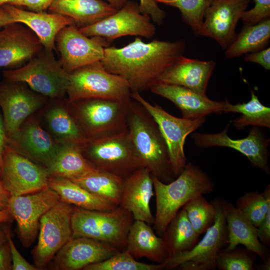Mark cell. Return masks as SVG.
Instances as JSON below:
<instances>
[{"mask_svg":"<svg viewBox=\"0 0 270 270\" xmlns=\"http://www.w3.org/2000/svg\"><path fill=\"white\" fill-rule=\"evenodd\" d=\"M186 46L182 40L146 43L137 37L122 48H106L100 62L106 70L124 79L131 92L140 93L159 84L160 76L182 55Z\"/></svg>","mask_w":270,"mask_h":270,"instance_id":"6da1fadb","label":"cell"},{"mask_svg":"<svg viewBox=\"0 0 270 270\" xmlns=\"http://www.w3.org/2000/svg\"><path fill=\"white\" fill-rule=\"evenodd\" d=\"M128 126L134 150L142 166L164 183L174 180L168 146L157 123L149 112L133 99Z\"/></svg>","mask_w":270,"mask_h":270,"instance_id":"7a4b0ae2","label":"cell"},{"mask_svg":"<svg viewBox=\"0 0 270 270\" xmlns=\"http://www.w3.org/2000/svg\"><path fill=\"white\" fill-rule=\"evenodd\" d=\"M152 175V174H151ZM156 194V214L153 230L162 236L177 212L190 200L214 191V184L202 168L187 163L172 181L164 183L152 175Z\"/></svg>","mask_w":270,"mask_h":270,"instance_id":"3957f363","label":"cell"},{"mask_svg":"<svg viewBox=\"0 0 270 270\" xmlns=\"http://www.w3.org/2000/svg\"><path fill=\"white\" fill-rule=\"evenodd\" d=\"M132 100V98L126 100L88 98L68 102L82 130L88 140L127 130L128 115Z\"/></svg>","mask_w":270,"mask_h":270,"instance_id":"277c9868","label":"cell"},{"mask_svg":"<svg viewBox=\"0 0 270 270\" xmlns=\"http://www.w3.org/2000/svg\"><path fill=\"white\" fill-rule=\"evenodd\" d=\"M133 220L132 213L119 206L108 211L88 210L74 206L71 218L72 238L86 237L118 249L126 248Z\"/></svg>","mask_w":270,"mask_h":270,"instance_id":"5b68a950","label":"cell"},{"mask_svg":"<svg viewBox=\"0 0 270 270\" xmlns=\"http://www.w3.org/2000/svg\"><path fill=\"white\" fill-rule=\"evenodd\" d=\"M6 80L26 84L34 92L50 99L64 98L66 94L69 73L63 68L53 52L42 48L24 66L5 70Z\"/></svg>","mask_w":270,"mask_h":270,"instance_id":"8992f818","label":"cell"},{"mask_svg":"<svg viewBox=\"0 0 270 270\" xmlns=\"http://www.w3.org/2000/svg\"><path fill=\"white\" fill-rule=\"evenodd\" d=\"M83 156L94 168L124 179L143 168L127 130L88 139L82 147Z\"/></svg>","mask_w":270,"mask_h":270,"instance_id":"52a82bcc","label":"cell"},{"mask_svg":"<svg viewBox=\"0 0 270 270\" xmlns=\"http://www.w3.org/2000/svg\"><path fill=\"white\" fill-rule=\"evenodd\" d=\"M66 95L70 102L88 98L126 100L132 98L128 82L121 76L106 70L100 61L70 73Z\"/></svg>","mask_w":270,"mask_h":270,"instance_id":"ba28073f","label":"cell"},{"mask_svg":"<svg viewBox=\"0 0 270 270\" xmlns=\"http://www.w3.org/2000/svg\"><path fill=\"white\" fill-rule=\"evenodd\" d=\"M216 208L213 224L207 229L202 238L189 251L168 257L162 263L163 269L178 268L182 270H210L216 268L219 252L228 244L226 222L222 210V200H215Z\"/></svg>","mask_w":270,"mask_h":270,"instance_id":"9c48e42d","label":"cell"},{"mask_svg":"<svg viewBox=\"0 0 270 270\" xmlns=\"http://www.w3.org/2000/svg\"><path fill=\"white\" fill-rule=\"evenodd\" d=\"M131 97L140 103L157 123L167 145L172 170L176 178L187 164L184 152L186 138L202 125L205 118L194 120L178 118L170 114L158 104H152L138 92H132Z\"/></svg>","mask_w":270,"mask_h":270,"instance_id":"30bf717a","label":"cell"},{"mask_svg":"<svg viewBox=\"0 0 270 270\" xmlns=\"http://www.w3.org/2000/svg\"><path fill=\"white\" fill-rule=\"evenodd\" d=\"M74 206L59 200L41 218L37 245L32 250L35 266L44 268L72 238Z\"/></svg>","mask_w":270,"mask_h":270,"instance_id":"8fae6325","label":"cell"},{"mask_svg":"<svg viewBox=\"0 0 270 270\" xmlns=\"http://www.w3.org/2000/svg\"><path fill=\"white\" fill-rule=\"evenodd\" d=\"M79 30L88 36H100L109 43L126 36L150 38L156 32L150 16L140 12L138 4L129 0L114 14L92 25L80 27Z\"/></svg>","mask_w":270,"mask_h":270,"instance_id":"7c38bea8","label":"cell"},{"mask_svg":"<svg viewBox=\"0 0 270 270\" xmlns=\"http://www.w3.org/2000/svg\"><path fill=\"white\" fill-rule=\"evenodd\" d=\"M59 200L58 194L49 186L33 193L10 196L7 209L16 222L19 238L24 247L34 242L41 218Z\"/></svg>","mask_w":270,"mask_h":270,"instance_id":"4fadbf2b","label":"cell"},{"mask_svg":"<svg viewBox=\"0 0 270 270\" xmlns=\"http://www.w3.org/2000/svg\"><path fill=\"white\" fill-rule=\"evenodd\" d=\"M50 178L46 168L6 146L0 180L11 196L41 190L48 186Z\"/></svg>","mask_w":270,"mask_h":270,"instance_id":"5bb4252c","label":"cell"},{"mask_svg":"<svg viewBox=\"0 0 270 270\" xmlns=\"http://www.w3.org/2000/svg\"><path fill=\"white\" fill-rule=\"evenodd\" d=\"M56 44L62 66L69 74L101 61L104 57V48L110 46V43L103 38L84 35L76 24L61 30L56 36Z\"/></svg>","mask_w":270,"mask_h":270,"instance_id":"9a60e30c","label":"cell"},{"mask_svg":"<svg viewBox=\"0 0 270 270\" xmlns=\"http://www.w3.org/2000/svg\"><path fill=\"white\" fill-rule=\"evenodd\" d=\"M230 125L229 123L218 133L195 132L192 138L198 148L226 147L234 149L244 155L254 167L270 174L268 146L270 140L256 126L250 129L246 138L232 139L228 134Z\"/></svg>","mask_w":270,"mask_h":270,"instance_id":"2e32d148","label":"cell"},{"mask_svg":"<svg viewBox=\"0 0 270 270\" xmlns=\"http://www.w3.org/2000/svg\"><path fill=\"white\" fill-rule=\"evenodd\" d=\"M6 145L46 168L62 146L42 126L37 112L27 118L12 136L7 138Z\"/></svg>","mask_w":270,"mask_h":270,"instance_id":"e0dca14e","label":"cell"},{"mask_svg":"<svg viewBox=\"0 0 270 270\" xmlns=\"http://www.w3.org/2000/svg\"><path fill=\"white\" fill-rule=\"evenodd\" d=\"M46 104L44 96L32 91L24 83L7 80L0 84V107L7 138Z\"/></svg>","mask_w":270,"mask_h":270,"instance_id":"ac0fdd59","label":"cell"},{"mask_svg":"<svg viewBox=\"0 0 270 270\" xmlns=\"http://www.w3.org/2000/svg\"><path fill=\"white\" fill-rule=\"evenodd\" d=\"M252 0H210L199 36L214 39L224 49L234 40L235 30Z\"/></svg>","mask_w":270,"mask_h":270,"instance_id":"d6986e66","label":"cell"},{"mask_svg":"<svg viewBox=\"0 0 270 270\" xmlns=\"http://www.w3.org/2000/svg\"><path fill=\"white\" fill-rule=\"evenodd\" d=\"M53 98L38 114L42 126L61 145L82 147L88 139L82 130L68 99Z\"/></svg>","mask_w":270,"mask_h":270,"instance_id":"ffe728a7","label":"cell"},{"mask_svg":"<svg viewBox=\"0 0 270 270\" xmlns=\"http://www.w3.org/2000/svg\"><path fill=\"white\" fill-rule=\"evenodd\" d=\"M118 252L117 248L86 237L72 238L53 258L56 270H80L108 259Z\"/></svg>","mask_w":270,"mask_h":270,"instance_id":"44dd1931","label":"cell"},{"mask_svg":"<svg viewBox=\"0 0 270 270\" xmlns=\"http://www.w3.org/2000/svg\"><path fill=\"white\" fill-rule=\"evenodd\" d=\"M0 31V68H12L29 60L44 48L30 30L17 24Z\"/></svg>","mask_w":270,"mask_h":270,"instance_id":"7402d4cb","label":"cell"},{"mask_svg":"<svg viewBox=\"0 0 270 270\" xmlns=\"http://www.w3.org/2000/svg\"><path fill=\"white\" fill-rule=\"evenodd\" d=\"M157 95L173 102L181 111L182 117L194 120L213 113L224 112L228 101H215L206 94H199L180 86L158 84L150 89Z\"/></svg>","mask_w":270,"mask_h":270,"instance_id":"603a6c76","label":"cell"},{"mask_svg":"<svg viewBox=\"0 0 270 270\" xmlns=\"http://www.w3.org/2000/svg\"><path fill=\"white\" fill-rule=\"evenodd\" d=\"M153 188L148 170L145 168L137 170L124 180L119 206L131 212L134 220L153 224L154 218L150 206Z\"/></svg>","mask_w":270,"mask_h":270,"instance_id":"cb8c5ba5","label":"cell"},{"mask_svg":"<svg viewBox=\"0 0 270 270\" xmlns=\"http://www.w3.org/2000/svg\"><path fill=\"white\" fill-rule=\"evenodd\" d=\"M2 6L16 22L28 26L38 38L44 48L49 51L56 49V38L60 31L66 26L76 24L72 18L58 14L25 10L10 4Z\"/></svg>","mask_w":270,"mask_h":270,"instance_id":"d4e9b609","label":"cell"},{"mask_svg":"<svg viewBox=\"0 0 270 270\" xmlns=\"http://www.w3.org/2000/svg\"><path fill=\"white\" fill-rule=\"evenodd\" d=\"M215 66L213 60H201L182 55L162 74L159 84L180 86L206 95Z\"/></svg>","mask_w":270,"mask_h":270,"instance_id":"484cf974","label":"cell"},{"mask_svg":"<svg viewBox=\"0 0 270 270\" xmlns=\"http://www.w3.org/2000/svg\"><path fill=\"white\" fill-rule=\"evenodd\" d=\"M222 210L228 231V246L225 249L232 250L242 244L266 260L270 255L267 247L258 238L256 228L230 202L222 200Z\"/></svg>","mask_w":270,"mask_h":270,"instance_id":"4316f807","label":"cell"},{"mask_svg":"<svg viewBox=\"0 0 270 270\" xmlns=\"http://www.w3.org/2000/svg\"><path fill=\"white\" fill-rule=\"evenodd\" d=\"M125 250L134 258H146L158 264L169 257L163 238L150 225L138 220H134L130 228Z\"/></svg>","mask_w":270,"mask_h":270,"instance_id":"83f0119b","label":"cell"},{"mask_svg":"<svg viewBox=\"0 0 270 270\" xmlns=\"http://www.w3.org/2000/svg\"><path fill=\"white\" fill-rule=\"evenodd\" d=\"M48 10L72 18L78 28L96 23L118 10L102 0H54Z\"/></svg>","mask_w":270,"mask_h":270,"instance_id":"f1b7e54d","label":"cell"},{"mask_svg":"<svg viewBox=\"0 0 270 270\" xmlns=\"http://www.w3.org/2000/svg\"><path fill=\"white\" fill-rule=\"evenodd\" d=\"M48 186L60 201L84 210L108 211L117 206L90 193L71 180L50 176Z\"/></svg>","mask_w":270,"mask_h":270,"instance_id":"f546056e","label":"cell"},{"mask_svg":"<svg viewBox=\"0 0 270 270\" xmlns=\"http://www.w3.org/2000/svg\"><path fill=\"white\" fill-rule=\"evenodd\" d=\"M70 180L93 194L119 206L124 180L123 178L95 168Z\"/></svg>","mask_w":270,"mask_h":270,"instance_id":"4dcf8cb0","label":"cell"},{"mask_svg":"<svg viewBox=\"0 0 270 270\" xmlns=\"http://www.w3.org/2000/svg\"><path fill=\"white\" fill-rule=\"evenodd\" d=\"M270 40V18L254 24H246L226 48L225 56L233 58L266 48Z\"/></svg>","mask_w":270,"mask_h":270,"instance_id":"1f68e13d","label":"cell"},{"mask_svg":"<svg viewBox=\"0 0 270 270\" xmlns=\"http://www.w3.org/2000/svg\"><path fill=\"white\" fill-rule=\"evenodd\" d=\"M50 176L71 179L96 168L84 157L82 147L78 145H62L46 167Z\"/></svg>","mask_w":270,"mask_h":270,"instance_id":"d6a6232c","label":"cell"},{"mask_svg":"<svg viewBox=\"0 0 270 270\" xmlns=\"http://www.w3.org/2000/svg\"><path fill=\"white\" fill-rule=\"evenodd\" d=\"M199 236L182 208L170 221L161 237L164 241L170 257L192 250L198 242Z\"/></svg>","mask_w":270,"mask_h":270,"instance_id":"836d02e7","label":"cell"},{"mask_svg":"<svg viewBox=\"0 0 270 270\" xmlns=\"http://www.w3.org/2000/svg\"><path fill=\"white\" fill-rule=\"evenodd\" d=\"M224 112L242 114L232 121L234 126L238 129H242L248 126L270 128V108L262 105L252 91L250 101L236 104L228 102Z\"/></svg>","mask_w":270,"mask_h":270,"instance_id":"e575fe53","label":"cell"},{"mask_svg":"<svg viewBox=\"0 0 270 270\" xmlns=\"http://www.w3.org/2000/svg\"><path fill=\"white\" fill-rule=\"evenodd\" d=\"M257 228L270 210V186L262 193L248 192L236 200V206Z\"/></svg>","mask_w":270,"mask_h":270,"instance_id":"d590c367","label":"cell"},{"mask_svg":"<svg viewBox=\"0 0 270 270\" xmlns=\"http://www.w3.org/2000/svg\"><path fill=\"white\" fill-rule=\"evenodd\" d=\"M182 208L193 228L200 235L204 234L214 222L216 208L212 202L206 200L204 195L191 199Z\"/></svg>","mask_w":270,"mask_h":270,"instance_id":"8d00e7d4","label":"cell"},{"mask_svg":"<svg viewBox=\"0 0 270 270\" xmlns=\"http://www.w3.org/2000/svg\"><path fill=\"white\" fill-rule=\"evenodd\" d=\"M158 3L177 8L182 20L191 28L196 36H199L206 10L210 0H156Z\"/></svg>","mask_w":270,"mask_h":270,"instance_id":"74e56055","label":"cell"},{"mask_svg":"<svg viewBox=\"0 0 270 270\" xmlns=\"http://www.w3.org/2000/svg\"><path fill=\"white\" fill-rule=\"evenodd\" d=\"M162 264H148L138 262L124 250L103 261L90 264L84 270H161Z\"/></svg>","mask_w":270,"mask_h":270,"instance_id":"f35d334b","label":"cell"},{"mask_svg":"<svg viewBox=\"0 0 270 270\" xmlns=\"http://www.w3.org/2000/svg\"><path fill=\"white\" fill-rule=\"evenodd\" d=\"M252 252L246 248L221 250L218 255L216 268L219 270H254Z\"/></svg>","mask_w":270,"mask_h":270,"instance_id":"ab89813d","label":"cell"},{"mask_svg":"<svg viewBox=\"0 0 270 270\" xmlns=\"http://www.w3.org/2000/svg\"><path fill=\"white\" fill-rule=\"evenodd\" d=\"M252 0L254 7L244 12L240 18L246 24H256L270 18V0Z\"/></svg>","mask_w":270,"mask_h":270,"instance_id":"60d3db41","label":"cell"},{"mask_svg":"<svg viewBox=\"0 0 270 270\" xmlns=\"http://www.w3.org/2000/svg\"><path fill=\"white\" fill-rule=\"evenodd\" d=\"M7 241L9 244L12 260V270H36V266L28 262L17 250L12 238L8 228L4 226Z\"/></svg>","mask_w":270,"mask_h":270,"instance_id":"b9f144b4","label":"cell"},{"mask_svg":"<svg viewBox=\"0 0 270 270\" xmlns=\"http://www.w3.org/2000/svg\"><path fill=\"white\" fill-rule=\"evenodd\" d=\"M139 8L142 13L150 16L154 23L161 24L165 18L166 13L161 9L156 0H140Z\"/></svg>","mask_w":270,"mask_h":270,"instance_id":"7bdbcfd3","label":"cell"},{"mask_svg":"<svg viewBox=\"0 0 270 270\" xmlns=\"http://www.w3.org/2000/svg\"><path fill=\"white\" fill-rule=\"evenodd\" d=\"M244 60L247 62H254L260 64L264 69H270V48H266L244 55Z\"/></svg>","mask_w":270,"mask_h":270,"instance_id":"ee69618b","label":"cell"},{"mask_svg":"<svg viewBox=\"0 0 270 270\" xmlns=\"http://www.w3.org/2000/svg\"><path fill=\"white\" fill-rule=\"evenodd\" d=\"M54 0H17L10 4L16 6H24L35 12L48 9Z\"/></svg>","mask_w":270,"mask_h":270,"instance_id":"f6af8a7d","label":"cell"},{"mask_svg":"<svg viewBox=\"0 0 270 270\" xmlns=\"http://www.w3.org/2000/svg\"><path fill=\"white\" fill-rule=\"evenodd\" d=\"M258 238L266 247L270 246V210L260 225L256 228Z\"/></svg>","mask_w":270,"mask_h":270,"instance_id":"bcb514c9","label":"cell"},{"mask_svg":"<svg viewBox=\"0 0 270 270\" xmlns=\"http://www.w3.org/2000/svg\"><path fill=\"white\" fill-rule=\"evenodd\" d=\"M12 270V260L9 244L6 241L0 247V270Z\"/></svg>","mask_w":270,"mask_h":270,"instance_id":"7dc6e473","label":"cell"},{"mask_svg":"<svg viewBox=\"0 0 270 270\" xmlns=\"http://www.w3.org/2000/svg\"><path fill=\"white\" fill-rule=\"evenodd\" d=\"M7 137L4 128L3 118L0 114V178L2 172V154L6 146Z\"/></svg>","mask_w":270,"mask_h":270,"instance_id":"c3c4849f","label":"cell"},{"mask_svg":"<svg viewBox=\"0 0 270 270\" xmlns=\"http://www.w3.org/2000/svg\"><path fill=\"white\" fill-rule=\"evenodd\" d=\"M10 196V192L6 188L0 178V210L8 208V203Z\"/></svg>","mask_w":270,"mask_h":270,"instance_id":"681fc988","label":"cell"},{"mask_svg":"<svg viewBox=\"0 0 270 270\" xmlns=\"http://www.w3.org/2000/svg\"><path fill=\"white\" fill-rule=\"evenodd\" d=\"M16 23L10 15L2 7H0V28Z\"/></svg>","mask_w":270,"mask_h":270,"instance_id":"f907efd6","label":"cell"},{"mask_svg":"<svg viewBox=\"0 0 270 270\" xmlns=\"http://www.w3.org/2000/svg\"><path fill=\"white\" fill-rule=\"evenodd\" d=\"M13 218L8 209L0 210V223H7L11 222Z\"/></svg>","mask_w":270,"mask_h":270,"instance_id":"816d5d0a","label":"cell"},{"mask_svg":"<svg viewBox=\"0 0 270 270\" xmlns=\"http://www.w3.org/2000/svg\"><path fill=\"white\" fill-rule=\"evenodd\" d=\"M113 7L117 10L122 8L128 1V0H106Z\"/></svg>","mask_w":270,"mask_h":270,"instance_id":"f5cc1de1","label":"cell"},{"mask_svg":"<svg viewBox=\"0 0 270 270\" xmlns=\"http://www.w3.org/2000/svg\"><path fill=\"white\" fill-rule=\"evenodd\" d=\"M4 224L0 223V247L7 241Z\"/></svg>","mask_w":270,"mask_h":270,"instance_id":"db71d44e","label":"cell"},{"mask_svg":"<svg viewBox=\"0 0 270 270\" xmlns=\"http://www.w3.org/2000/svg\"><path fill=\"white\" fill-rule=\"evenodd\" d=\"M256 268H258V270H270V256L268 257L266 260L264 261V263L262 264L258 265V267H256Z\"/></svg>","mask_w":270,"mask_h":270,"instance_id":"11a10c76","label":"cell"},{"mask_svg":"<svg viewBox=\"0 0 270 270\" xmlns=\"http://www.w3.org/2000/svg\"><path fill=\"white\" fill-rule=\"evenodd\" d=\"M17 0H0V7L5 4H12Z\"/></svg>","mask_w":270,"mask_h":270,"instance_id":"9f6ffc18","label":"cell"}]
</instances>
